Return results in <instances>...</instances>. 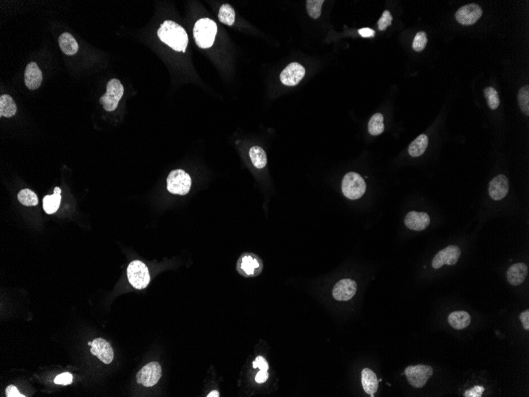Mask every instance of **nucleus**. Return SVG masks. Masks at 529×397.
I'll return each mask as SVG.
<instances>
[{
	"mask_svg": "<svg viewBox=\"0 0 529 397\" xmlns=\"http://www.w3.org/2000/svg\"><path fill=\"white\" fill-rule=\"evenodd\" d=\"M157 34L161 42L171 49L175 51L186 53L189 38L186 30L180 25L173 21H165L161 24Z\"/></svg>",
	"mask_w": 529,
	"mask_h": 397,
	"instance_id": "obj_1",
	"label": "nucleus"
},
{
	"mask_svg": "<svg viewBox=\"0 0 529 397\" xmlns=\"http://www.w3.org/2000/svg\"><path fill=\"white\" fill-rule=\"evenodd\" d=\"M217 33V25L209 18H200L195 23L193 36L200 49H209L213 46Z\"/></svg>",
	"mask_w": 529,
	"mask_h": 397,
	"instance_id": "obj_2",
	"label": "nucleus"
},
{
	"mask_svg": "<svg viewBox=\"0 0 529 397\" xmlns=\"http://www.w3.org/2000/svg\"><path fill=\"white\" fill-rule=\"evenodd\" d=\"M342 190L347 198L356 200L365 193V182L359 174L349 172L342 179Z\"/></svg>",
	"mask_w": 529,
	"mask_h": 397,
	"instance_id": "obj_3",
	"label": "nucleus"
},
{
	"mask_svg": "<svg viewBox=\"0 0 529 397\" xmlns=\"http://www.w3.org/2000/svg\"><path fill=\"white\" fill-rule=\"evenodd\" d=\"M129 282L137 290L146 288L149 284L151 277L147 266L141 261L134 260L129 263L127 269Z\"/></svg>",
	"mask_w": 529,
	"mask_h": 397,
	"instance_id": "obj_4",
	"label": "nucleus"
},
{
	"mask_svg": "<svg viewBox=\"0 0 529 397\" xmlns=\"http://www.w3.org/2000/svg\"><path fill=\"white\" fill-rule=\"evenodd\" d=\"M168 190L173 194L186 195L191 188V177L182 169L174 170L167 179Z\"/></svg>",
	"mask_w": 529,
	"mask_h": 397,
	"instance_id": "obj_5",
	"label": "nucleus"
},
{
	"mask_svg": "<svg viewBox=\"0 0 529 397\" xmlns=\"http://www.w3.org/2000/svg\"><path fill=\"white\" fill-rule=\"evenodd\" d=\"M124 91L121 83L116 78H112L108 82L106 94L101 97L99 102L106 111H113L118 106L119 101L124 95Z\"/></svg>",
	"mask_w": 529,
	"mask_h": 397,
	"instance_id": "obj_6",
	"label": "nucleus"
},
{
	"mask_svg": "<svg viewBox=\"0 0 529 397\" xmlns=\"http://www.w3.org/2000/svg\"><path fill=\"white\" fill-rule=\"evenodd\" d=\"M236 267L238 273L243 277H256L262 273L263 263L258 255L244 253L238 259Z\"/></svg>",
	"mask_w": 529,
	"mask_h": 397,
	"instance_id": "obj_7",
	"label": "nucleus"
},
{
	"mask_svg": "<svg viewBox=\"0 0 529 397\" xmlns=\"http://www.w3.org/2000/svg\"><path fill=\"white\" fill-rule=\"evenodd\" d=\"M433 370L431 366L426 365L410 366L405 370V375L408 382L415 387L420 388L426 385L429 378L433 376Z\"/></svg>",
	"mask_w": 529,
	"mask_h": 397,
	"instance_id": "obj_8",
	"label": "nucleus"
},
{
	"mask_svg": "<svg viewBox=\"0 0 529 397\" xmlns=\"http://www.w3.org/2000/svg\"><path fill=\"white\" fill-rule=\"evenodd\" d=\"M162 376V368L156 362L148 363L137 374V383L144 387H152L158 383Z\"/></svg>",
	"mask_w": 529,
	"mask_h": 397,
	"instance_id": "obj_9",
	"label": "nucleus"
},
{
	"mask_svg": "<svg viewBox=\"0 0 529 397\" xmlns=\"http://www.w3.org/2000/svg\"><path fill=\"white\" fill-rule=\"evenodd\" d=\"M460 255V248L456 245H450L436 254V256L433 258L432 266L434 269H439L444 264L453 266L457 264Z\"/></svg>",
	"mask_w": 529,
	"mask_h": 397,
	"instance_id": "obj_10",
	"label": "nucleus"
},
{
	"mask_svg": "<svg viewBox=\"0 0 529 397\" xmlns=\"http://www.w3.org/2000/svg\"><path fill=\"white\" fill-rule=\"evenodd\" d=\"M305 68L299 63L293 62L280 73V80L286 86H296L305 75Z\"/></svg>",
	"mask_w": 529,
	"mask_h": 397,
	"instance_id": "obj_11",
	"label": "nucleus"
},
{
	"mask_svg": "<svg viewBox=\"0 0 529 397\" xmlns=\"http://www.w3.org/2000/svg\"><path fill=\"white\" fill-rule=\"evenodd\" d=\"M482 15V8L478 4H471L460 8L456 13V18L461 25L469 26L475 24Z\"/></svg>",
	"mask_w": 529,
	"mask_h": 397,
	"instance_id": "obj_12",
	"label": "nucleus"
},
{
	"mask_svg": "<svg viewBox=\"0 0 529 397\" xmlns=\"http://www.w3.org/2000/svg\"><path fill=\"white\" fill-rule=\"evenodd\" d=\"M357 286L352 279H342L339 281L333 289L334 298L338 301H347L356 294Z\"/></svg>",
	"mask_w": 529,
	"mask_h": 397,
	"instance_id": "obj_13",
	"label": "nucleus"
},
{
	"mask_svg": "<svg viewBox=\"0 0 529 397\" xmlns=\"http://www.w3.org/2000/svg\"><path fill=\"white\" fill-rule=\"evenodd\" d=\"M91 352L93 355L97 356L105 364H110L114 358L111 345L105 339L98 338L94 339L91 345Z\"/></svg>",
	"mask_w": 529,
	"mask_h": 397,
	"instance_id": "obj_14",
	"label": "nucleus"
},
{
	"mask_svg": "<svg viewBox=\"0 0 529 397\" xmlns=\"http://www.w3.org/2000/svg\"><path fill=\"white\" fill-rule=\"evenodd\" d=\"M509 188V180H508L507 177L504 175H498L490 182V196L493 200H502L507 195Z\"/></svg>",
	"mask_w": 529,
	"mask_h": 397,
	"instance_id": "obj_15",
	"label": "nucleus"
},
{
	"mask_svg": "<svg viewBox=\"0 0 529 397\" xmlns=\"http://www.w3.org/2000/svg\"><path fill=\"white\" fill-rule=\"evenodd\" d=\"M430 223L429 216L426 213L411 211L405 217V224L408 228L415 231L426 229Z\"/></svg>",
	"mask_w": 529,
	"mask_h": 397,
	"instance_id": "obj_16",
	"label": "nucleus"
},
{
	"mask_svg": "<svg viewBox=\"0 0 529 397\" xmlns=\"http://www.w3.org/2000/svg\"><path fill=\"white\" fill-rule=\"evenodd\" d=\"M25 84L29 90H36L40 88L43 81V75L38 65L35 62H30L25 70Z\"/></svg>",
	"mask_w": 529,
	"mask_h": 397,
	"instance_id": "obj_17",
	"label": "nucleus"
},
{
	"mask_svg": "<svg viewBox=\"0 0 529 397\" xmlns=\"http://www.w3.org/2000/svg\"><path fill=\"white\" fill-rule=\"evenodd\" d=\"M528 270L524 263L519 262L509 267L507 271V279L512 286H519L524 283L527 277Z\"/></svg>",
	"mask_w": 529,
	"mask_h": 397,
	"instance_id": "obj_18",
	"label": "nucleus"
},
{
	"mask_svg": "<svg viewBox=\"0 0 529 397\" xmlns=\"http://www.w3.org/2000/svg\"><path fill=\"white\" fill-rule=\"evenodd\" d=\"M361 384L364 392L372 397L377 392L379 386V381L377 375L373 370L366 368L362 370Z\"/></svg>",
	"mask_w": 529,
	"mask_h": 397,
	"instance_id": "obj_19",
	"label": "nucleus"
},
{
	"mask_svg": "<svg viewBox=\"0 0 529 397\" xmlns=\"http://www.w3.org/2000/svg\"><path fill=\"white\" fill-rule=\"evenodd\" d=\"M449 325L457 330H463L471 324V315L467 311H453L447 318Z\"/></svg>",
	"mask_w": 529,
	"mask_h": 397,
	"instance_id": "obj_20",
	"label": "nucleus"
},
{
	"mask_svg": "<svg viewBox=\"0 0 529 397\" xmlns=\"http://www.w3.org/2000/svg\"><path fill=\"white\" fill-rule=\"evenodd\" d=\"M58 42L60 50L67 56H73L78 52V42L69 33H64L60 35Z\"/></svg>",
	"mask_w": 529,
	"mask_h": 397,
	"instance_id": "obj_21",
	"label": "nucleus"
},
{
	"mask_svg": "<svg viewBox=\"0 0 529 397\" xmlns=\"http://www.w3.org/2000/svg\"><path fill=\"white\" fill-rule=\"evenodd\" d=\"M428 144H429V139L425 134H422L417 137L413 142L410 144L409 148H408L410 155L412 157H418L423 155L427 148Z\"/></svg>",
	"mask_w": 529,
	"mask_h": 397,
	"instance_id": "obj_22",
	"label": "nucleus"
},
{
	"mask_svg": "<svg viewBox=\"0 0 529 397\" xmlns=\"http://www.w3.org/2000/svg\"><path fill=\"white\" fill-rule=\"evenodd\" d=\"M16 112V104L10 95H4L0 97V116L1 117H13Z\"/></svg>",
	"mask_w": 529,
	"mask_h": 397,
	"instance_id": "obj_23",
	"label": "nucleus"
},
{
	"mask_svg": "<svg viewBox=\"0 0 529 397\" xmlns=\"http://www.w3.org/2000/svg\"><path fill=\"white\" fill-rule=\"evenodd\" d=\"M249 155L252 164L255 168L262 169L267 164V155L266 152L259 146H254L250 149Z\"/></svg>",
	"mask_w": 529,
	"mask_h": 397,
	"instance_id": "obj_24",
	"label": "nucleus"
},
{
	"mask_svg": "<svg viewBox=\"0 0 529 397\" xmlns=\"http://www.w3.org/2000/svg\"><path fill=\"white\" fill-rule=\"evenodd\" d=\"M61 202L60 193H54L53 195H47L43 199V209L48 214H53L58 210Z\"/></svg>",
	"mask_w": 529,
	"mask_h": 397,
	"instance_id": "obj_25",
	"label": "nucleus"
},
{
	"mask_svg": "<svg viewBox=\"0 0 529 397\" xmlns=\"http://www.w3.org/2000/svg\"><path fill=\"white\" fill-rule=\"evenodd\" d=\"M218 18L220 22L227 26H232L235 23V13L230 4H223L219 11Z\"/></svg>",
	"mask_w": 529,
	"mask_h": 397,
	"instance_id": "obj_26",
	"label": "nucleus"
},
{
	"mask_svg": "<svg viewBox=\"0 0 529 397\" xmlns=\"http://www.w3.org/2000/svg\"><path fill=\"white\" fill-rule=\"evenodd\" d=\"M368 128L371 135H380L384 131V116L380 113L373 115L369 120Z\"/></svg>",
	"mask_w": 529,
	"mask_h": 397,
	"instance_id": "obj_27",
	"label": "nucleus"
},
{
	"mask_svg": "<svg viewBox=\"0 0 529 397\" xmlns=\"http://www.w3.org/2000/svg\"><path fill=\"white\" fill-rule=\"evenodd\" d=\"M18 199L22 205L26 206H35L38 204V197L36 193L29 189H24L18 194Z\"/></svg>",
	"mask_w": 529,
	"mask_h": 397,
	"instance_id": "obj_28",
	"label": "nucleus"
},
{
	"mask_svg": "<svg viewBox=\"0 0 529 397\" xmlns=\"http://www.w3.org/2000/svg\"><path fill=\"white\" fill-rule=\"evenodd\" d=\"M519 106L521 109L522 112L525 115L529 114V88L528 86L523 87L520 88L517 95Z\"/></svg>",
	"mask_w": 529,
	"mask_h": 397,
	"instance_id": "obj_29",
	"label": "nucleus"
},
{
	"mask_svg": "<svg viewBox=\"0 0 529 397\" xmlns=\"http://www.w3.org/2000/svg\"><path fill=\"white\" fill-rule=\"evenodd\" d=\"M323 0H307L306 2L307 11L308 15L312 18H319L321 15V10L323 4Z\"/></svg>",
	"mask_w": 529,
	"mask_h": 397,
	"instance_id": "obj_30",
	"label": "nucleus"
},
{
	"mask_svg": "<svg viewBox=\"0 0 529 397\" xmlns=\"http://www.w3.org/2000/svg\"><path fill=\"white\" fill-rule=\"evenodd\" d=\"M484 95L487 100L488 106L491 109H496L499 106L500 99L498 96V91L495 88L492 87L485 88L484 90Z\"/></svg>",
	"mask_w": 529,
	"mask_h": 397,
	"instance_id": "obj_31",
	"label": "nucleus"
},
{
	"mask_svg": "<svg viewBox=\"0 0 529 397\" xmlns=\"http://www.w3.org/2000/svg\"><path fill=\"white\" fill-rule=\"evenodd\" d=\"M427 44V36L425 32H418L415 36L413 42V49L416 52H422L425 50Z\"/></svg>",
	"mask_w": 529,
	"mask_h": 397,
	"instance_id": "obj_32",
	"label": "nucleus"
},
{
	"mask_svg": "<svg viewBox=\"0 0 529 397\" xmlns=\"http://www.w3.org/2000/svg\"><path fill=\"white\" fill-rule=\"evenodd\" d=\"M392 19V15L390 13V11H384L382 17L378 21L379 29L381 31L385 30L388 26H391Z\"/></svg>",
	"mask_w": 529,
	"mask_h": 397,
	"instance_id": "obj_33",
	"label": "nucleus"
},
{
	"mask_svg": "<svg viewBox=\"0 0 529 397\" xmlns=\"http://www.w3.org/2000/svg\"><path fill=\"white\" fill-rule=\"evenodd\" d=\"M73 377L70 373H64L56 377L54 382L57 384H62V385H68L72 382Z\"/></svg>",
	"mask_w": 529,
	"mask_h": 397,
	"instance_id": "obj_34",
	"label": "nucleus"
},
{
	"mask_svg": "<svg viewBox=\"0 0 529 397\" xmlns=\"http://www.w3.org/2000/svg\"><path fill=\"white\" fill-rule=\"evenodd\" d=\"M485 391L484 387L480 386V385H476L474 388H471V389L467 390L464 392V397H481L482 396V393Z\"/></svg>",
	"mask_w": 529,
	"mask_h": 397,
	"instance_id": "obj_35",
	"label": "nucleus"
},
{
	"mask_svg": "<svg viewBox=\"0 0 529 397\" xmlns=\"http://www.w3.org/2000/svg\"><path fill=\"white\" fill-rule=\"evenodd\" d=\"M253 367L255 369L258 368L260 370L267 371L269 370V364L265 358L262 356H258L253 363Z\"/></svg>",
	"mask_w": 529,
	"mask_h": 397,
	"instance_id": "obj_36",
	"label": "nucleus"
},
{
	"mask_svg": "<svg viewBox=\"0 0 529 397\" xmlns=\"http://www.w3.org/2000/svg\"><path fill=\"white\" fill-rule=\"evenodd\" d=\"M6 395L8 397H25V395L18 392V388L12 384L6 388Z\"/></svg>",
	"mask_w": 529,
	"mask_h": 397,
	"instance_id": "obj_37",
	"label": "nucleus"
},
{
	"mask_svg": "<svg viewBox=\"0 0 529 397\" xmlns=\"http://www.w3.org/2000/svg\"><path fill=\"white\" fill-rule=\"evenodd\" d=\"M269 378V374L267 371L265 370H260L258 372V374H256L255 377V381L258 384H262V383L266 382Z\"/></svg>",
	"mask_w": 529,
	"mask_h": 397,
	"instance_id": "obj_38",
	"label": "nucleus"
},
{
	"mask_svg": "<svg viewBox=\"0 0 529 397\" xmlns=\"http://www.w3.org/2000/svg\"><path fill=\"white\" fill-rule=\"evenodd\" d=\"M520 321L526 331L529 330V310L523 311L520 315Z\"/></svg>",
	"mask_w": 529,
	"mask_h": 397,
	"instance_id": "obj_39",
	"label": "nucleus"
},
{
	"mask_svg": "<svg viewBox=\"0 0 529 397\" xmlns=\"http://www.w3.org/2000/svg\"><path fill=\"white\" fill-rule=\"evenodd\" d=\"M358 33L363 37H372V36H375L376 32L373 29H369V28H363V29H359Z\"/></svg>",
	"mask_w": 529,
	"mask_h": 397,
	"instance_id": "obj_40",
	"label": "nucleus"
},
{
	"mask_svg": "<svg viewBox=\"0 0 529 397\" xmlns=\"http://www.w3.org/2000/svg\"><path fill=\"white\" fill-rule=\"evenodd\" d=\"M207 396L208 397H212V396L218 397V396H220V393H219L218 391H217V390H214V391H212V392H210V393L208 394Z\"/></svg>",
	"mask_w": 529,
	"mask_h": 397,
	"instance_id": "obj_41",
	"label": "nucleus"
},
{
	"mask_svg": "<svg viewBox=\"0 0 529 397\" xmlns=\"http://www.w3.org/2000/svg\"><path fill=\"white\" fill-rule=\"evenodd\" d=\"M54 193H61V190L59 187H56L55 188Z\"/></svg>",
	"mask_w": 529,
	"mask_h": 397,
	"instance_id": "obj_42",
	"label": "nucleus"
},
{
	"mask_svg": "<svg viewBox=\"0 0 529 397\" xmlns=\"http://www.w3.org/2000/svg\"><path fill=\"white\" fill-rule=\"evenodd\" d=\"M88 345H89V346H91V345H92V342H89V343H88Z\"/></svg>",
	"mask_w": 529,
	"mask_h": 397,
	"instance_id": "obj_43",
	"label": "nucleus"
}]
</instances>
